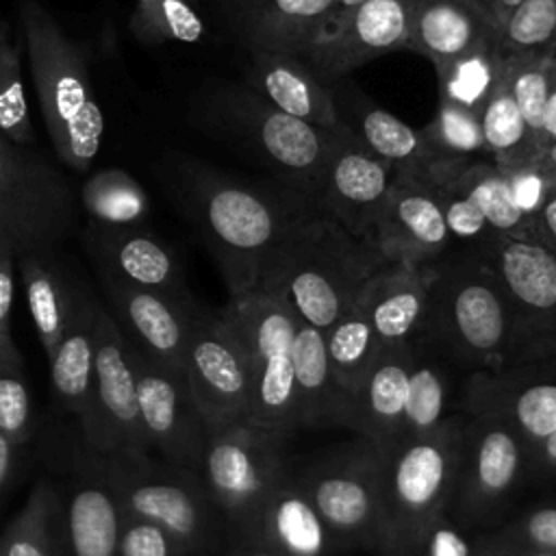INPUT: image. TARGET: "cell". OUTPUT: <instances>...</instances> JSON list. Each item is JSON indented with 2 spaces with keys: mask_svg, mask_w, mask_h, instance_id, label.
I'll return each mask as SVG.
<instances>
[{
  "mask_svg": "<svg viewBox=\"0 0 556 556\" xmlns=\"http://www.w3.org/2000/svg\"><path fill=\"white\" fill-rule=\"evenodd\" d=\"M504 54L556 52V0H521L500 28Z\"/></svg>",
  "mask_w": 556,
  "mask_h": 556,
  "instance_id": "cell-45",
  "label": "cell"
},
{
  "mask_svg": "<svg viewBox=\"0 0 556 556\" xmlns=\"http://www.w3.org/2000/svg\"><path fill=\"white\" fill-rule=\"evenodd\" d=\"M395 169L374 156L341 122L330 132L328 159L313 206L350 235L365 239L387 202Z\"/></svg>",
  "mask_w": 556,
  "mask_h": 556,
  "instance_id": "cell-17",
  "label": "cell"
},
{
  "mask_svg": "<svg viewBox=\"0 0 556 556\" xmlns=\"http://www.w3.org/2000/svg\"><path fill=\"white\" fill-rule=\"evenodd\" d=\"M363 2H365V0H332V4H330V9H328V15H326V20L321 22L317 35L324 33V30H328L332 24H337L343 15H348L352 9H356V7L363 4ZM317 35H315V37H317Z\"/></svg>",
  "mask_w": 556,
  "mask_h": 556,
  "instance_id": "cell-59",
  "label": "cell"
},
{
  "mask_svg": "<svg viewBox=\"0 0 556 556\" xmlns=\"http://www.w3.org/2000/svg\"><path fill=\"white\" fill-rule=\"evenodd\" d=\"M465 374L445 358L426 337L410 348L408 393L402 424V439L430 434L463 413Z\"/></svg>",
  "mask_w": 556,
  "mask_h": 556,
  "instance_id": "cell-29",
  "label": "cell"
},
{
  "mask_svg": "<svg viewBox=\"0 0 556 556\" xmlns=\"http://www.w3.org/2000/svg\"><path fill=\"white\" fill-rule=\"evenodd\" d=\"M421 135L437 154L452 163L467 165L473 161H489L480 115L450 100L439 98L437 113L432 122L421 128Z\"/></svg>",
  "mask_w": 556,
  "mask_h": 556,
  "instance_id": "cell-42",
  "label": "cell"
},
{
  "mask_svg": "<svg viewBox=\"0 0 556 556\" xmlns=\"http://www.w3.org/2000/svg\"><path fill=\"white\" fill-rule=\"evenodd\" d=\"M178 198L215 258L230 298L256 289L261 267L291 224L315 208L302 195L248 185L206 167H187Z\"/></svg>",
  "mask_w": 556,
  "mask_h": 556,
  "instance_id": "cell-1",
  "label": "cell"
},
{
  "mask_svg": "<svg viewBox=\"0 0 556 556\" xmlns=\"http://www.w3.org/2000/svg\"><path fill=\"white\" fill-rule=\"evenodd\" d=\"M287 443L254 424L208 434L198 476L226 523V534L252 530L263 500L291 465Z\"/></svg>",
  "mask_w": 556,
  "mask_h": 556,
  "instance_id": "cell-12",
  "label": "cell"
},
{
  "mask_svg": "<svg viewBox=\"0 0 556 556\" xmlns=\"http://www.w3.org/2000/svg\"><path fill=\"white\" fill-rule=\"evenodd\" d=\"M534 161L556 180V141L549 143L547 148H543V152Z\"/></svg>",
  "mask_w": 556,
  "mask_h": 556,
  "instance_id": "cell-61",
  "label": "cell"
},
{
  "mask_svg": "<svg viewBox=\"0 0 556 556\" xmlns=\"http://www.w3.org/2000/svg\"><path fill=\"white\" fill-rule=\"evenodd\" d=\"M20 447L17 443H13L9 437H4L0 432V497L4 495L7 486L13 480V473L17 469L20 463Z\"/></svg>",
  "mask_w": 556,
  "mask_h": 556,
  "instance_id": "cell-57",
  "label": "cell"
},
{
  "mask_svg": "<svg viewBox=\"0 0 556 556\" xmlns=\"http://www.w3.org/2000/svg\"><path fill=\"white\" fill-rule=\"evenodd\" d=\"M532 237H536L556 256V187L534 215Z\"/></svg>",
  "mask_w": 556,
  "mask_h": 556,
  "instance_id": "cell-54",
  "label": "cell"
},
{
  "mask_svg": "<svg viewBox=\"0 0 556 556\" xmlns=\"http://www.w3.org/2000/svg\"><path fill=\"white\" fill-rule=\"evenodd\" d=\"M0 556H65L63 497L50 480H39L7 523L0 534Z\"/></svg>",
  "mask_w": 556,
  "mask_h": 556,
  "instance_id": "cell-35",
  "label": "cell"
},
{
  "mask_svg": "<svg viewBox=\"0 0 556 556\" xmlns=\"http://www.w3.org/2000/svg\"><path fill=\"white\" fill-rule=\"evenodd\" d=\"M187 2H189V0H187Z\"/></svg>",
  "mask_w": 556,
  "mask_h": 556,
  "instance_id": "cell-64",
  "label": "cell"
},
{
  "mask_svg": "<svg viewBox=\"0 0 556 556\" xmlns=\"http://www.w3.org/2000/svg\"><path fill=\"white\" fill-rule=\"evenodd\" d=\"M502 172L506 174L510 195L517 208L534 222L536 211L543 206V202L556 187V180L536 161H530L515 169H502Z\"/></svg>",
  "mask_w": 556,
  "mask_h": 556,
  "instance_id": "cell-51",
  "label": "cell"
},
{
  "mask_svg": "<svg viewBox=\"0 0 556 556\" xmlns=\"http://www.w3.org/2000/svg\"><path fill=\"white\" fill-rule=\"evenodd\" d=\"M491 532L506 543L556 554V500L536 502Z\"/></svg>",
  "mask_w": 556,
  "mask_h": 556,
  "instance_id": "cell-47",
  "label": "cell"
},
{
  "mask_svg": "<svg viewBox=\"0 0 556 556\" xmlns=\"http://www.w3.org/2000/svg\"><path fill=\"white\" fill-rule=\"evenodd\" d=\"M484 556H556L552 552H539V549H528V547H519L513 543H506L502 539H497L491 530L486 532V549Z\"/></svg>",
  "mask_w": 556,
  "mask_h": 556,
  "instance_id": "cell-58",
  "label": "cell"
},
{
  "mask_svg": "<svg viewBox=\"0 0 556 556\" xmlns=\"http://www.w3.org/2000/svg\"><path fill=\"white\" fill-rule=\"evenodd\" d=\"M80 460L109 484L124 517L163 526L191 556L224 547L226 523L195 471L141 450H87Z\"/></svg>",
  "mask_w": 556,
  "mask_h": 556,
  "instance_id": "cell-6",
  "label": "cell"
},
{
  "mask_svg": "<svg viewBox=\"0 0 556 556\" xmlns=\"http://www.w3.org/2000/svg\"><path fill=\"white\" fill-rule=\"evenodd\" d=\"M245 534L261 539L282 556H341L345 552L300 484L293 463L271 486Z\"/></svg>",
  "mask_w": 556,
  "mask_h": 556,
  "instance_id": "cell-27",
  "label": "cell"
},
{
  "mask_svg": "<svg viewBox=\"0 0 556 556\" xmlns=\"http://www.w3.org/2000/svg\"><path fill=\"white\" fill-rule=\"evenodd\" d=\"M556 478V430L528 447V480Z\"/></svg>",
  "mask_w": 556,
  "mask_h": 556,
  "instance_id": "cell-53",
  "label": "cell"
},
{
  "mask_svg": "<svg viewBox=\"0 0 556 556\" xmlns=\"http://www.w3.org/2000/svg\"><path fill=\"white\" fill-rule=\"evenodd\" d=\"M243 85L282 113L315 128L332 130L339 124L332 87L326 85L298 54H250Z\"/></svg>",
  "mask_w": 556,
  "mask_h": 556,
  "instance_id": "cell-28",
  "label": "cell"
},
{
  "mask_svg": "<svg viewBox=\"0 0 556 556\" xmlns=\"http://www.w3.org/2000/svg\"><path fill=\"white\" fill-rule=\"evenodd\" d=\"M61 497L65 556H117L122 508L109 484L80 460Z\"/></svg>",
  "mask_w": 556,
  "mask_h": 556,
  "instance_id": "cell-32",
  "label": "cell"
},
{
  "mask_svg": "<svg viewBox=\"0 0 556 556\" xmlns=\"http://www.w3.org/2000/svg\"><path fill=\"white\" fill-rule=\"evenodd\" d=\"M226 33L248 52L302 54L332 0H208Z\"/></svg>",
  "mask_w": 556,
  "mask_h": 556,
  "instance_id": "cell-24",
  "label": "cell"
},
{
  "mask_svg": "<svg viewBox=\"0 0 556 556\" xmlns=\"http://www.w3.org/2000/svg\"><path fill=\"white\" fill-rule=\"evenodd\" d=\"M295 476L339 545L376 552L382 523V452L358 437L319 452Z\"/></svg>",
  "mask_w": 556,
  "mask_h": 556,
  "instance_id": "cell-11",
  "label": "cell"
},
{
  "mask_svg": "<svg viewBox=\"0 0 556 556\" xmlns=\"http://www.w3.org/2000/svg\"><path fill=\"white\" fill-rule=\"evenodd\" d=\"M556 52H526V54H504L502 78L523 115L530 132L534 135L539 150V132L545 113V100L549 89L552 56Z\"/></svg>",
  "mask_w": 556,
  "mask_h": 556,
  "instance_id": "cell-43",
  "label": "cell"
},
{
  "mask_svg": "<svg viewBox=\"0 0 556 556\" xmlns=\"http://www.w3.org/2000/svg\"><path fill=\"white\" fill-rule=\"evenodd\" d=\"M98 306L100 300L89 291H83L70 326L48 358L52 391L61 406L78 419L80 428L87 424L91 413Z\"/></svg>",
  "mask_w": 556,
  "mask_h": 556,
  "instance_id": "cell-33",
  "label": "cell"
},
{
  "mask_svg": "<svg viewBox=\"0 0 556 556\" xmlns=\"http://www.w3.org/2000/svg\"><path fill=\"white\" fill-rule=\"evenodd\" d=\"M430 278L432 267L389 263L363 287L356 302L363 306L380 350L410 345L424 334L430 304Z\"/></svg>",
  "mask_w": 556,
  "mask_h": 556,
  "instance_id": "cell-26",
  "label": "cell"
},
{
  "mask_svg": "<svg viewBox=\"0 0 556 556\" xmlns=\"http://www.w3.org/2000/svg\"><path fill=\"white\" fill-rule=\"evenodd\" d=\"M480 126L486 156L500 169H515L539 156L534 135L502 76L480 111Z\"/></svg>",
  "mask_w": 556,
  "mask_h": 556,
  "instance_id": "cell-36",
  "label": "cell"
},
{
  "mask_svg": "<svg viewBox=\"0 0 556 556\" xmlns=\"http://www.w3.org/2000/svg\"><path fill=\"white\" fill-rule=\"evenodd\" d=\"M447 182H452L454 187H458L463 193L471 198V202L484 215L493 235H500V237L532 235V219L517 208L510 195L506 174L491 161H473L465 165Z\"/></svg>",
  "mask_w": 556,
  "mask_h": 556,
  "instance_id": "cell-38",
  "label": "cell"
},
{
  "mask_svg": "<svg viewBox=\"0 0 556 556\" xmlns=\"http://www.w3.org/2000/svg\"><path fill=\"white\" fill-rule=\"evenodd\" d=\"M80 204L89 224L98 226H141L150 211L143 187L128 172L115 167L87 178Z\"/></svg>",
  "mask_w": 556,
  "mask_h": 556,
  "instance_id": "cell-39",
  "label": "cell"
},
{
  "mask_svg": "<svg viewBox=\"0 0 556 556\" xmlns=\"http://www.w3.org/2000/svg\"><path fill=\"white\" fill-rule=\"evenodd\" d=\"M556 141V54L552 56V72H549V89H547V100H545V113H543V124L539 132V154L543 148Z\"/></svg>",
  "mask_w": 556,
  "mask_h": 556,
  "instance_id": "cell-56",
  "label": "cell"
},
{
  "mask_svg": "<svg viewBox=\"0 0 556 556\" xmlns=\"http://www.w3.org/2000/svg\"><path fill=\"white\" fill-rule=\"evenodd\" d=\"M467 2H471V4H476L478 9H482L484 13H489L491 15V9H489V0H467ZM495 22V20H493Z\"/></svg>",
  "mask_w": 556,
  "mask_h": 556,
  "instance_id": "cell-62",
  "label": "cell"
},
{
  "mask_svg": "<svg viewBox=\"0 0 556 556\" xmlns=\"http://www.w3.org/2000/svg\"><path fill=\"white\" fill-rule=\"evenodd\" d=\"M324 341L330 369L350 400V393L380 352L363 306L354 302L328 330H324Z\"/></svg>",
  "mask_w": 556,
  "mask_h": 556,
  "instance_id": "cell-40",
  "label": "cell"
},
{
  "mask_svg": "<svg viewBox=\"0 0 556 556\" xmlns=\"http://www.w3.org/2000/svg\"><path fill=\"white\" fill-rule=\"evenodd\" d=\"M93 345L91 413L80 428L85 447L89 452H148L139 417L132 350L102 302L96 313Z\"/></svg>",
  "mask_w": 556,
  "mask_h": 556,
  "instance_id": "cell-14",
  "label": "cell"
},
{
  "mask_svg": "<svg viewBox=\"0 0 556 556\" xmlns=\"http://www.w3.org/2000/svg\"><path fill=\"white\" fill-rule=\"evenodd\" d=\"M434 189L441 198L445 224H447L450 237L456 248H480L491 237H497V235H493L484 215L471 202V198L467 193H463L452 182L439 185Z\"/></svg>",
  "mask_w": 556,
  "mask_h": 556,
  "instance_id": "cell-48",
  "label": "cell"
},
{
  "mask_svg": "<svg viewBox=\"0 0 556 556\" xmlns=\"http://www.w3.org/2000/svg\"><path fill=\"white\" fill-rule=\"evenodd\" d=\"M198 109L206 128L265 167L282 189L313 204L332 130L282 113L243 83L211 85Z\"/></svg>",
  "mask_w": 556,
  "mask_h": 556,
  "instance_id": "cell-5",
  "label": "cell"
},
{
  "mask_svg": "<svg viewBox=\"0 0 556 556\" xmlns=\"http://www.w3.org/2000/svg\"><path fill=\"white\" fill-rule=\"evenodd\" d=\"M83 243L98 278L154 291L182 304L195 302L174 248L143 226L89 224Z\"/></svg>",
  "mask_w": 556,
  "mask_h": 556,
  "instance_id": "cell-21",
  "label": "cell"
},
{
  "mask_svg": "<svg viewBox=\"0 0 556 556\" xmlns=\"http://www.w3.org/2000/svg\"><path fill=\"white\" fill-rule=\"evenodd\" d=\"M182 374L208 434L252 424L248 356L219 308L198 304L193 311Z\"/></svg>",
  "mask_w": 556,
  "mask_h": 556,
  "instance_id": "cell-13",
  "label": "cell"
},
{
  "mask_svg": "<svg viewBox=\"0 0 556 556\" xmlns=\"http://www.w3.org/2000/svg\"><path fill=\"white\" fill-rule=\"evenodd\" d=\"M413 0H365L319 33L300 59L332 85L356 67L406 48Z\"/></svg>",
  "mask_w": 556,
  "mask_h": 556,
  "instance_id": "cell-19",
  "label": "cell"
},
{
  "mask_svg": "<svg viewBox=\"0 0 556 556\" xmlns=\"http://www.w3.org/2000/svg\"><path fill=\"white\" fill-rule=\"evenodd\" d=\"M128 26L146 43H191L204 35V24L187 0H132Z\"/></svg>",
  "mask_w": 556,
  "mask_h": 556,
  "instance_id": "cell-44",
  "label": "cell"
},
{
  "mask_svg": "<svg viewBox=\"0 0 556 556\" xmlns=\"http://www.w3.org/2000/svg\"><path fill=\"white\" fill-rule=\"evenodd\" d=\"M76 215L70 178L33 146L0 135V252H54Z\"/></svg>",
  "mask_w": 556,
  "mask_h": 556,
  "instance_id": "cell-8",
  "label": "cell"
},
{
  "mask_svg": "<svg viewBox=\"0 0 556 556\" xmlns=\"http://www.w3.org/2000/svg\"><path fill=\"white\" fill-rule=\"evenodd\" d=\"M521 0H489V9H491V17L495 20V24L502 28V24L506 22V17L515 11V7Z\"/></svg>",
  "mask_w": 556,
  "mask_h": 556,
  "instance_id": "cell-60",
  "label": "cell"
},
{
  "mask_svg": "<svg viewBox=\"0 0 556 556\" xmlns=\"http://www.w3.org/2000/svg\"><path fill=\"white\" fill-rule=\"evenodd\" d=\"M15 267L24 285L33 328L50 358L74 317L85 289L67 276L54 258V252L20 254L15 258Z\"/></svg>",
  "mask_w": 556,
  "mask_h": 556,
  "instance_id": "cell-34",
  "label": "cell"
},
{
  "mask_svg": "<svg viewBox=\"0 0 556 556\" xmlns=\"http://www.w3.org/2000/svg\"><path fill=\"white\" fill-rule=\"evenodd\" d=\"M484 549L486 532L469 530L441 513L391 556H484Z\"/></svg>",
  "mask_w": 556,
  "mask_h": 556,
  "instance_id": "cell-46",
  "label": "cell"
},
{
  "mask_svg": "<svg viewBox=\"0 0 556 556\" xmlns=\"http://www.w3.org/2000/svg\"><path fill=\"white\" fill-rule=\"evenodd\" d=\"M528 482V445L495 415H465L460 454L447 515L469 530L497 528Z\"/></svg>",
  "mask_w": 556,
  "mask_h": 556,
  "instance_id": "cell-10",
  "label": "cell"
},
{
  "mask_svg": "<svg viewBox=\"0 0 556 556\" xmlns=\"http://www.w3.org/2000/svg\"><path fill=\"white\" fill-rule=\"evenodd\" d=\"M384 258L317 208L298 217L269 252L256 289L289 306L304 324L328 330L380 271Z\"/></svg>",
  "mask_w": 556,
  "mask_h": 556,
  "instance_id": "cell-2",
  "label": "cell"
},
{
  "mask_svg": "<svg viewBox=\"0 0 556 556\" xmlns=\"http://www.w3.org/2000/svg\"><path fill=\"white\" fill-rule=\"evenodd\" d=\"M132 363L148 452L198 473L208 428L195 406L185 374L154 365L135 350Z\"/></svg>",
  "mask_w": 556,
  "mask_h": 556,
  "instance_id": "cell-18",
  "label": "cell"
},
{
  "mask_svg": "<svg viewBox=\"0 0 556 556\" xmlns=\"http://www.w3.org/2000/svg\"><path fill=\"white\" fill-rule=\"evenodd\" d=\"M291 363L298 432L345 428L350 400L330 369L324 332L302 319L293 334Z\"/></svg>",
  "mask_w": 556,
  "mask_h": 556,
  "instance_id": "cell-30",
  "label": "cell"
},
{
  "mask_svg": "<svg viewBox=\"0 0 556 556\" xmlns=\"http://www.w3.org/2000/svg\"><path fill=\"white\" fill-rule=\"evenodd\" d=\"M339 122L380 161L432 187L454 178L465 165L437 154L421 130H415L393 113L376 106L354 89L330 85ZM469 165V163H467Z\"/></svg>",
  "mask_w": 556,
  "mask_h": 556,
  "instance_id": "cell-22",
  "label": "cell"
},
{
  "mask_svg": "<svg viewBox=\"0 0 556 556\" xmlns=\"http://www.w3.org/2000/svg\"><path fill=\"white\" fill-rule=\"evenodd\" d=\"M219 556H282L267 543L250 534H226Z\"/></svg>",
  "mask_w": 556,
  "mask_h": 556,
  "instance_id": "cell-55",
  "label": "cell"
},
{
  "mask_svg": "<svg viewBox=\"0 0 556 556\" xmlns=\"http://www.w3.org/2000/svg\"><path fill=\"white\" fill-rule=\"evenodd\" d=\"M22 35L15 37L11 24L0 17V135L20 143H35L33 115L22 76Z\"/></svg>",
  "mask_w": 556,
  "mask_h": 556,
  "instance_id": "cell-41",
  "label": "cell"
},
{
  "mask_svg": "<svg viewBox=\"0 0 556 556\" xmlns=\"http://www.w3.org/2000/svg\"><path fill=\"white\" fill-rule=\"evenodd\" d=\"M410 348L413 343L382 348L363 380L350 393L345 428L371 441L380 452L391 450L402 439Z\"/></svg>",
  "mask_w": 556,
  "mask_h": 556,
  "instance_id": "cell-25",
  "label": "cell"
},
{
  "mask_svg": "<svg viewBox=\"0 0 556 556\" xmlns=\"http://www.w3.org/2000/svg\"><path fill=\"white\" fill-rule=\"evenodd\" d=\"M15 9L54 154L67 169L85 174L93 165L106 130L93 91L89 52L59 26L41 0H15Z\"/></svg>",
  "mask_w": 556,
  "mask_h": 556,
  "instance_id": "cell-4",
  "label": "cell"
},
{
  "mask_svg": "<svg viewBox=\"0 0 556 556\" xmlns=\"http://www.w3.org/2000/svg\"><path fill=\"white\" fill-rule=\"evenodd\" d=\"M200 556H219V554H200Z\"/></svg>",
  "mask_w": 556,
  "mask_h": 556,
  "instance_id": "cell-63",
  "label": "cell"
},
{
  "mask_svg": "<svg viewBox=\"0 0 556 556\" xmlns=\"http://www.w3.org/2000/svg\"><path fill=\"white\" fill-rule=\"evenodd\" d=\"M463 424L465 415H458L430 434L404 439L382 452V523L374 556L395 554L447 510Z\"/></svg>",
  "mask_w": 556,
  "mask_h": 556,
  "instance_id": "cell-7",
  "label": "cell"
},
{
  "mask_svg": "<svg viewBox=\"0 0 556 556\" xmlns=\"http://www.w3.org/2000/svg\"><path fill=\"white\" fill-rule=\"evenodd\" d=\"M33 400L22 369L0 365V432L17 445L33 437Z\"/></svg>",
  "mask_w": 556,
  "mask_h": 556,
  "instance_id": "cell-49",
  "label": "cell"
},
{
  "mask_svg": "<svg viewBox=\"0 0 556 556\" xmlns=\"http://www.w3.org/2000/svg\"><path fill=\"white\" fill-rule=\"evenodd\" d=\"M465 415H495L534 445L556 430V354L473 371L463 389Z\"/></svg>",
  "mask_w": 556,
  "mask_h": 556,
  "instance_id": "cell-16",
  "label": "cell"
},
{
  "mask_svg": "<svg viewBox=\"0 0 556 556\" xmlns=\"http://www.w3.org/2000/svg\"><path fill=\"white\" fill-rule=\"evenodd\" d=\"M465 376L523 361L515 306L476 248H456L432 265L424 334Z\"/></svg>",
  "mask_w": 556,
  "mask_h": 556,
  "instance_id": "cell-3",
  "label": "cell"
},
{
  "mask_svg": "<svg viewBox=\"0 0 556 556\" xmlns=\"http://www.w3.org/2000/svg\"><path fill=\"white\" fill-rule=\"evenodd\" d=\"M502 65L504 50L500 39L480 43L456 59L434 65L439 98L480 115L486 98L500 83Z\"/></svg>",
  "mask_w": 556,
  "mask_h": 556,
  "instance_id": "cell-37",
  "label": "cell"
},
{
  "mask_svg": "<svg viewBox=\"0 0 556 556\" xmlns=\"http://www.w3.org/2000/svg\"><path fill=\"white\" fill-rule=\"evenodd\" d=\"M219 313L248 356L250 421L289 441L298 432L291 348L300 317L258 289L230 298Z\"/></svg>",
  "mask_w": 556,
  "mask_h": 556,
  "instance_id": "cell-9",
  "label": "cell"
},
{
  "mask_svg": "<svg viewBox=\"0 0 556 556\" xmlns=\"http://www.w3.org/2000/svg\"><path fill=\"white\" fill-rule=\"evenodd\" d=\"M98 280L106 298L104 306L128 345L154 365L182 371L191 315L200 302L182 304L154 291L126 287L111 278Z\"/></svg>",
  "mask_w": 556,
  "mask_h": 556,
  "instance_id": "cell-23",
  "label": "cell"
},
{
  "mask_svg": "<svg viewBox=\"0 0 556 556\" xmlns=\"http://www.w3.org/2000/svg\"><path fill=\"white\" fill-rule=\"evenodd\" d=\"M493 39H500V26L467 0H413L404 50L441 65Z\"/></svg>",
  "mask_w": 556,
  "mask_h": 556,
  "instance_id": "cell-31",
  "label": "cell"
},
{
  "mask_svg": "<svg viewBox=\"0 0 556 556\" xmlns=\"http://www.w3.org/2000/svg\"><path fill=\"white\" fill-rule=\"evenodd\" d=\"M15 298V256L0 252V365L22 369V352L11 332V311Z\"/></svg>",
  "mask_w": 556,
  "mask_h": 556,
  "instance_id": "cell-52",
  "label": "cell"
},
{
  "mask_svg": "<svg viewBox=\"0 0 556 556\" xmlns=\"http://www.w3.org/2000/svg\"><path fill=\"white\" fill-rule=\"evenodd\" d=\"M117 556H191L169 530L148 519L124 517L117 541Z\"/></svg>",
  "mask_w": 556,
  "mask_h": 556,
  "instance_id": "cell-50",
  "label": "cell"
},
{
  "mask_svg": "<svg viewBox=\"0 0 556 556\" xmlns=\"http://www.w3.org/2000/svg\"><path fill=\"white\" fill-rule=\"evenodd\" d=\"M476 250L489 261L515 306L523 361L556 354V256L532 235H497Z\"/></svg>",
  "mask_w": 556,
  "mask_h": 556,
  "instance_id": "cell-15",
  "label": "cell"
},
{
  "mask_svg": "<svg viewBox=\"0 0 556 556\" xmlns=\"http://www.w3.org/2000/svg\"><path fill=\"white\" fill-rule=\"evenodd\" d=\"M369 245L391 265L432 267L456 250L437 189L395 172Z\"/></svg>",
  "mask_w": 556,
  "mask_h": 556,
  "instance_id": "cell-20",
  "label": "cell"
}]
</instances>
